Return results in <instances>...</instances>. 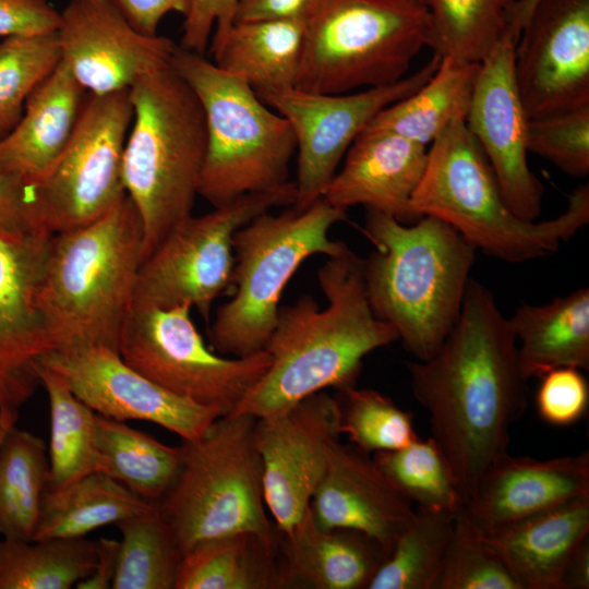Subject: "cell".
Wrapping results in <instances>:
<instances>
[{"label": "cell", "instance_id": "1", "mask_svg": "<svg viewBox=\"0 0 589 589\" xmlns=\"http://www.w3.org/2000/svg\"><path fill=\"white\" fill-rule=\"evenodd\" d=\"M416 400L465 502L508 454L510 426L527 408L516 338L493 293L469 279L457 322L426 360L407 363Z\"/></svg>", "mask_w": 589, "mask_h": 589}, {"label": "cell", "instance_id": "2", "mask_svg": "<svg viewBox=\"0 0 589 589\" xmlns=\"http://www.w3.org/2000/svg\"><path fill=\"white\" fill-rule=\"evenodd\" d=\"M317 280L326 306L304 294L279 308L263 349L271 364L231 414L275 417L328 387L354 385L364 357L398 340L394 327L374 315L363 259L348 245L327 257Z\"/></svg>", "mask_w": 589, "mask_h": 589}, {"label": "cell", "instance_id": "3", "mask_svg": "<svg viewBox=\"0 0 589 589\" xmlns=\"http://www.w3.org/2000/svg\"><path fill=\"white\" fill-rule=\"evenodd\" d=\"M363 259L370 305L417 360L431 358L460 314L478 251L454 227L429 215L412 224L368 211Z\"/></svg>", "mask_w": 589, "mask_h": 589}, {"label": "cell", "instance_id": "4", "mask_svg": "<svg viewBox=\"0 0 589 589\" xmlns=\"http://www.w3.org/2000/svg\"><path fill=\"white\" fill-rule=\"evenodd\" d=\"M142 262V221L128 195L103 217L52 235L38 305L55 351L119 350Z\"/></svg>", "mask_w": 589, "mask_h": 589}, {"label": "cell", "instance_id": "5", "mask_svg": "<svg viewBox=\"0 0 589 589\" xmlns=\"http://www.w3.org/2000/svg\"><path fill=\"white\" fill-rule=\"evenodd\" d=\"M419 216L454 227L477 250L507 263H525L558 251L589 223V184L578 185L558 216L529 221L506 204L493 169L468 130L453 120L429 145L423 176L412 195Z\"/></svg>", "mask_w": 589, "mask_h": 589}, {"label": "cell", "instance_id": "6", "mask_svg": "<svg viewBox=\"0 0 589 589\" xmlns=\"http://www.w3.org/2000/svg\"><path fill=\"white\" fill-rule=\"evenodd\" d=\"M129 93L133 117L122 177L142 221L144 261L192 215L207 132L199 97L170 64L139 79Z\"/></svg>", "mask_w": 589, "mask_h": 589}, {"label": "cell", "instance_id": "7", "mask_svg": "<svg viewBox=\"0 0 589 589\" xmlns=\"http://www.w3.org/2000/svg\"><path fill=\"white\" fill-rule=\"evenodd\" d=\"M171 68L199 97L207 144L199 195L214 207L288 180L297 151L294 133L243 79L204 55L176 46Z\"/></svg>", "mask_w": 589, "mask_h": 589}, {"label": "cell", "instance_id": "8", "mask_svg": "<svg viewBox=\"0 0 589 589\" xmlns=\"http://www.w3.org/2000/svg\"><path fill=\"white\" fill-rule=\"evenodd\" d=\"M346 219L347 211L321 197L302 212L291 206L280 214L269 211L238 229L232 239L235 292L216 311L208 329L211 348L232 357L263 350L288 281L310 256H334L347 245L328 236Z\"/></svg>", "mask_w": 589, "mask_h": 589}, {"label": "cell", "instance_id": "9", "mask_svg": "<svg viewBox=\"0 0 589 589\" xmlns=\"http://www.w3.org/2000/svg\"><path fill=\"white\" fill-rule=\"evenodd\" d=\"M256 418L220 417L196 441H182L179 473L157 503L182 555L201 542L251 533L276 545L265 512L263 467L254 441Z\"/></svg>", "mask_w": 589, "mask_h": 589}, {"label": "cell", "instance_id": "10", "mask_svg": "<svg viewBox=\"0 0 589 589\" xmlns=\"http://www.w3.org/2000/svg\"><path fill=\"white\" fill-rule=\"evenodd\" d=\"M430 40L424 0H322L305 22L294 87L344 94L394 84Z\"/></svg>", "mask_w": 589, "mask_h": 589}, {"label": "cell", "instance_id": "11", "mask_svg": "<svg viewBox=\"0 0 589 589\" xmlns=\"http://www.w3.org/2000/svg\"><path fill=\"white\" fill-rule=\"evenodd\" d=\"M296 193L294 181H287L184 218L142 262L133 303L187 304L208 320L214 300L231 286L236 231L275 207L292 206Z\"/></svg>", "mask_w": 589, "mask_h": 589}, {"label": "cell", "instance_id": "12", "mask_svg": "<svg viewBox=\"0 0 589 589\" xmlns=\"http://www.w3.org/2000/svg\"><path fill=\"white\" fill-rule=\"evenodd\" d=\"M191 309L133 303L118 351L128 365L157 385L226 416L266 372L271 357L265 350L220 356L205 345Z\"/></svg>", "mask_w": 589, "mask_h": 589}, {"label": "cell", "instance_id": "13", "mask_svg": "<svg viewBox=\"0 0 589 589\" xmlns=\"http://www.w3.org/2000/svg\"><path fill=\"white\" fill-rule=\"evenodd\" d=\"M132 117L129 89L86 94L65 148L34 184L38 214L50 233L89 224L125 199L122 160Z\"/></svg>", "mask_w": 589, "mask_h": 589}, {"label": "cell", "instance_id": "14", "mask_svg": "<svg viewBox=\"0 0 589 589\" xmlns=\"http://www.w3.org/2000/svg\"><path fill=\"white\" fill-rule=\"evenodd\" d=\"M433 57L412 75L350 94H322L286 87L256 92L289 122L296 137L298 172L292 208L302 212L320 200L356 137L387 106L407 97L436 71Z\"/></svg>", "mask_w": 589, "mask_h": 589}, {"label": "cell", "instance_id": "15", "mask_svg": "<svg viewBox=\"0 0 589 589\" xmlns=\"http://www.w3.org/2000/svg\"><path fill=\"white\" fill-rule=\"evenodd\" d=\"M339 422L338 401L324 390L279 416L256 419L264 501L278 533L288 534L310 508L341 434Z\"/></svg>", "mask_w": 589, "mask_h": 589}, {"label": "cell", "instance_id": "16", "mask_svg": "<svg viewBox=\"0 0 589 589\" xmlns=\"http://www.w3.org/2000/svg\"><path fill=\"white\" fill-rule=\"evenodd\" d=\"M40 365L55 372L96 413L118 421H147L182 441L203 437L225 414L177 396L128 365L103 346L52 351Z\"/></svg>", "mask_w": 589, "mask_h": 589}, {"label": "cell", "instance_id": "17", "mask_svg": "<svg viewBox=\"0 0 589 589\" xmlns=\"http://www.w3.org/2000/svg\"><path fill=\"white\" fill-rule=\"evenodd\" d=\"M529 119L589 104V0H540L514 50Z\"/></svg>", "mask_w": 589, "mask_h": 589}, {"label": "cell", "instance_id": "18", "mask_svg": "<svg viewBox=\"0 0 589 589\" xmlns=\"http://www.w3.org/2000/svg\"><path fill=\"white\" fill-rule=\"evenodd\" d=\"M515 38L507 34L480 63L466 124L483 151L507 206L521 219L541 214L544 188L527 159L528 116L514 71Z\"/></svg>", "mask_w": 589, "mask_h": 589}, {"label": "cell", "instance_id": "19", "mask_svg": "<svg viewBox=\"0 0 589 589\" xmlns=\"http://www.w3.org/2000/svg\"><path fill=\"white\" fill-rule=\"evenodd\" d=\"M57 31L61 62L95 95L130 89L170 64L176 44L137 32L108 0H70Z\"/></svg>", "mask_w": 589, "mask_h": 589}, {"label": "cell", "instance_id": "20", "mask_svg": "<svg viewBox=\"0 0 589 589\" xmlns=\"http://www.w3.org/2000/svg\"><path fill=\"white\" fill-rule=\"evenodd\" d=\"M51 237H0V413L29 400L40 385L41 360L56 350L38 305Z\"/></svg>", "mask_w": 589, "mask_h": 589}, {"label": "cell", "instance_id": "21", "mask_svg": "<svg viewBox=\"0 0 589 589\" xmlns=\"http://www.w3.org/2000/svg\"><path fill=\"white\" fill-rule=\"evenodd\" d=\"M310 509L321 527L362 532L378 542L387 556L414 515L411 502L368 453L339 441L329 449Z\"/></svg>", "mask_w": 589, "mask_h": 589}, {"label": "cell", "instance_id": "22", "mask_svg": "<svg viewBox=\"0 0 589 589\" xmlns=\"http://www.w3.org/2000/svg\"><path fill=\"white\" fill-rule=\"evenodd\" d=\"M589 495V453L546 460L508 454L482 477L464 510L482 533Z\"/></svg>", "mask_w": 589, "mask_h": 589}, {"label": "cell", "instance_id": "23", "mask_svg": "<svg viewBox=\"0 0 589 589\" xmlns=\"http://www.w3.org/2000/svg\"><path fill=\"white\" fill-rule=\"evenodd\" d=\"M426 159L428 146L392 132L363 130L322 197L340 209L362 205L412 224L420 217L412 209L411 199Z\"/></svg>", "mask_w": 589, "mask_h": 589}, {"label": "cell", "instance_id": "24", "mask_svg": "<svg viewBox=\"0 0 589 589\" xmlns=\"http://www.w3.org/2000/svg\"><path fill=\"white\" fill-rule=\"evenodd\" d=\"M482 537L519 589H561L569 558L589 537V495L482 533Z\"/></svg>", "mask_w": 589, "mask_h": 589}, {"label": "cell", "instance_id": "25", "mask_svg": "<svg viewBox=\"0 0 589 589\" xmlns=\"http://www.w3.org/2000/svg\"><path fill=\"white\" fill-rule=\"evenodd\" d=\"M86 94L60 61L29 95L16 125L0 140V165L32 184L40 181L70 141Z\"/></svg>", "mask_w": 589, "mask_h": 589}, {"label": "cell", "instance_id": "26", "mask_svg": "<svg viewBox=\"0 0 589 589\" xmlns=\"http://www.w3.org/2000/svg\"><path fill=\"white\" fill-rule=\"evenodd\" d=\"M284 537V587L362 589L387 557L378 542L351 529H326L309 508Z\"/></svg>", "mask_w": 589, "mask_h": 589}, {"label": "cell", "instance_id": "27", "mask_svg": "<svg viewBox=\"0 0 589 589\" xmlns=\"http://www.w3.org/2000/svg\"><path fill=\"white\" fill-rule=\"evenodd\" d=\"M507 320L527 381L562 366L589 370L588 288L541 305L522 303Z\"/></svg>", "mask_w": 589, "mask_h": 589}, {"label": "cell", "instance_id": "28", "mask_svg": "<svg viewBox=\"0 0 589 589\" xmlns=\"http://www.w3.org/2000/svg\"><path fill=\"white\" fill-rule=\"evenodd\" d=\"M305 24L297 20L236 22L211 49L215 63L255 92L294 87Z\"/></svg>", "mask_w": 589, "mask_h": 589}, {"label": "cell", "instance_id": "29", "mask_svg": "<svg viewBox=\"0 0 589 589\" xmlns=\"http://www.w3.org/2000/svg\"><path fill=\"white\" fill-rule=\"evenodd\" d=\"M156 506L108 474L93 472L57 489L46 488L32 540L83 538Z\"/></svg>", "mask_w": 589, "mask_h": 589}, {"label": "cell", "instance_id": "30", "mask_svg": "<svg viewBox=\"0 0 589 589\" xmlns=\"http://www.w3.org/2000/svg\"><path fill=\"white\" fill-rule=\"evenodd\" d=\"M480 63L442 57L416 92L380 111L364 130L386 131L429 146L455 119H466Z\"/></svg>", "mask_w": 589, "mask_h": 589}, {"label": "cell", "instance_id": "31", "mask_svg": "<svg viewBox=\"0 0 589 589\" xmlns=\"http://www.w3.org/2000/svg\"><path fill=\"white\" fill-rule=\"evenodd\" d=\"M275 546L251 533L201 542L182 555L175 589L281 588Z\"/></svg>", "mask_w": 589, "mask_h": 589}, {"label": "cell", "instance_id": "32", "mask_svg": "<svg viewBox=\"0 0 589 589\" xmlns=\"http://www.w3.org/2000/svg\"><path fill=\"white\" fill-rule=\"evenodd\" d=\"M96 422L101 472L144 500L158 503L179 473L181 445H166L123 421L98 413Z\"/></svg>", "mask_w": 589, "mask_h": 589}, {"label": "cell", "instance_id": "33", "mask_svg": "<svg viewBox=\"0 0 589 589\" xmlns=\"http://www.w3.org/2000/svg\"><path fill=\"white\" fill-rule=\"evenodd\" d=\"M39 378L50 410L47 489H57L86 474L101 472L97 413L48 368L39 366Z\"/></svg>", "mask_w": 589, "mask_h": 589}, {"label": "cell", "instance_id": "34", "mask_svg": "<svg viewBox=\"0 0 589 589\" xmlns=\"http://www.w3.org/2000/svg\"><path fill=\"white\" fill-rule=\"evenodd\" d=\"M48 448L13 425L0 444V534L32 540L48 483Z\"/></svg>", "mask_w": 589, "mask_h": 589}, {"label": "cell", "instance_id": "35", "mask_svg": "<svg viewBox=\"0 0 589 589\" xmlns=\"http://www.w3.org/2000/svg\"><path fill=\"white\" fill-rule=\"evenodd\" d=\"M97 540H0V589H70L93 572Z\"/></svg>", "mask_w": 589, "mask_h": 589}, {"label": "cell", "instance_id": "36", "mask_svg": "<svg viewBox=\"0 0 589 589\" xmlns=\"http://www.w3.org/2000/svg\"><path fill=\"white\" fill-rule=\"evenodd\" d=\"M115 526L121 540L111 589H175L182 553L158 504Z\"/></svg>", "mask_w": 589, "mask_h": 589}, {"label": "cell", "instance_id": "37", "mask_svg": "<svg viewBox=\"0 0 589 589\" xmlns=\"http://www.w3.org/2000/svg\"><path fill=\"white\" fill-rule=\"evenodd\" d=\"M517 0H424L430 48L441 57L481 63L504 39Z\"/></svg>", "mask_w": 589, "mask_h": 589}, {"label": "cell", "instance_id": "38", "mask_svg": "<svg viewBox=\"0 0 589 589\" xmlns=\"http://www.w3.org/2000/svg\"><path fill=\"white\" fill-rule=\"evenodd\" d=\"M454 518V514L417 507L366 589H434Z\"/></svg>", "mask_w": 589, "mask_h": 589}, {"label": "cell", "instance_id": "39", "mask_svg": "<svg viewBox=\"0 0 589 589\" xmlns=\"http://www.w3.org/2000/svg\"><path fill=\"white\" fill-rule=\"evenodd\" d=\"M373 459L393 486L418 507L454 515L462 508L449 462L432 437L374 453Z\"/></svg>", "mask_w": 589, "mask_h": 589}, {"label": "cell", "instance_id": "40", "mask_svg": "<svg viewBox=\"0 0 589 589\" xmlns=\"http://www.w3.org/2000/svg\"><path fill=\"white\" fill-rule=\"evenodd\" d=\"M60 61L57 32L0 40V140L16 125L29 95Z\"/></svg>", "mask_w": 589, "mask_h": 589}, {"label": "cell", "instance_id": "41", "mask_svg": "<svg viewBox=\"0 0 589 589\" xmlns=\"http://www.w3.org/2000/svg\"><path fill=\"white\" fill-rule=\"evenodd\" d=\"M338 390L340 433L362 452L398 449L419 437L413 414L382 393L354 385Z\"/></svg>", "mask_w": 589, "mask_h": 589}, {"label": "cell", "instance_id": "42", "mask_svg": "<svg viewBox=\"0 0 589 589\" xmlns=\"http://www.w3.org/2000/svg\"><path fill=\"white\" fill-rule=\"evenodd\" d=\"M434 589H519L497 554L462 508L454 518Z\"/></svg>", "mask_w": 589, "mask_h": 589}, {"label": "cell", "instance_id": "43", "mask_svg": "<svg viewBox=\"0 0 589 589\" xmlns=\"http://www.w3.org/2000/svg\"><path fill=\"white\" fill-rule=\"evenodd\" d=\"M527 149L563 172L589 173V104L528 119Z\"/></svg>", "mask_w": 589, "mask_h": 589}, {"label": "cell", "instance_id": "44", "mask_svg": "<svg viewBox=\"0 0 589 589\" xmlns=\"http://www.w3.org/2000/svg\"><path fill=\"white\" fill-rule=\"evenodd\" d=\"M581 371L562 366L541 376L536 405L543 421L554 426H568L584 417L589 404V386Z\"/></svg>", "mask_w": 589, "mask_h": 589}, {"label": "cell", "instance_id": "45", "mask_svg": "<svg viewBox=\"0 0 589 589\" xmlns=\"http://www.w3.org/2000/svg\"><path fill=\"white\" fill-rule=\"evenodd\" d=\"M52 235L43 225L34 184L0 165V237L24 241Z\"/></svg>", "mask_w": 589, "mask_h": 589}, {"label": "cell", "instance_id": "46", "mask_svg": "<svg viewBox=\"0 0 589 589\" xmlns=\"http://www.w3.org/2000/svg\"><path fill=\"white\" fill-rule=\"evenodd\" d=\"M237 3L238 0H190L180 46L204 55L215 27L211 49L216 47L233 24Z\"/></svg>", "mask_w": 589, "mask_h": 589}, {"label": "cell", "instance_id": "47", "mask_svg": "<svg viewBox=\"0 0 589 589\" xmlns=\"http://www.w3.org/2000/svg\"><path fill=\"white\" fill-rule=\"evenodd\" d=\"M60 20L49 0H0V38L55 33Z\"/></svg>", "mask_w": 589, "mask_h": 589}, {"label": "cell", "instance_id": "48", "mask_svg": "<svg viewBox=\"0 0 589 589\" xmlns=\"http://www.w3.org/2000/svg\"><path fill=\"white\" fill-rule=\"evenodd\" d=\"M122 16L140 33L157 35L165 15L171 12L188 13L190 0H108Z\"/></svg>", "mask_w": 589, "mask_h": 589}, {"label": "cell", "instance_id": "49", "mask_svg": "<svg viewBox=\"0 0 589 589\" xmlns=\"http://www.w3.org/2000/svg\"><path fill=\"white\" fill-rule=\"evenodd\" d=\"M322 0H238L236 22L297 20L305 24Z\"/></svg>", "mask_w": 589, "mask_h": 589}, {"label": "cell", "instance_id": "50", "mask_svg": "<svg viewBox=\"0 0 589 589\" xmlns=\"http://www.w3.org/2000/svg\"><path fill=\"white\" fill-rule=\"evenodd\" d=\"M119 541L109 538L97 540V560L91 575L80 581L77 589H109L115 577Z\"/></svg>", "mask_w": 589, "mask_h": 589}, {"label": "cell", "instance_id": "51", "mask_svg": "<svg viewBox=\"0 0 589 589\" xmlns=\"http://www.w3.org/2000/svg\"><path fill=\"white\" fill-rule=\"evenodd\" d=\"M589 588V537L586 538L569 558L562 578L561 589Z\"/></svg>", "mask_w": 589, "mask_h": 589}, {"label": "cell", "instance_id": "52", "mask_svg": "<svg viewBox=\"0 0 589 589\" xmlns=\"http://www.w3.org/2000/svg\"><path fill=\"white\" fill-rule=\"evenodd\" d=\"M539 1L540 0H517L510 9L507 21V33L510 34L516 41Z\"/></svg>", "mask_w": 589, "mask_h": 589}, {"label": "cell", "instance_id": "53", "mask_svg": "<svg viewBox=\"0 0 589 589\" xmlns=\"http://www.w3.org/2000/svg\"><path fill=\"white\" fill-rule=\"evenodd\" d=\"M19 411L5 410L0 413V444L7 432L16 423Z\"/></svg>", "mask_w": 589, "mask_h": 589}]
</instances>
